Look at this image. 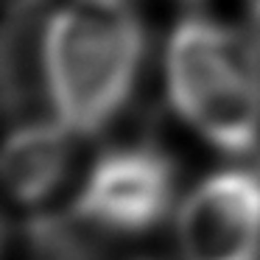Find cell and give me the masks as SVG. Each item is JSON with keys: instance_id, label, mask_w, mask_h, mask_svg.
Returning <instances> with one entry per match:
<instances>
[{"instance_id": "cell-1", "label": "cell", "mask_w": 260, "mask_h": 260, "mask_svg": "<svg viewBox=\"0 0 260 260\" xmlns=\"http://www.w3.org/2000/svg\"><path fill=\"white\" fill-rule=\"evenodd\" d=\"M146 56V31L123 0H76L51 14L40 64L59 120L95 135L126 107Z\"/></svg>"}, {"instance_id": "cell-4", "label": "cell", "mask_w": 260, "mask_h": 260, "mask_svg": "<svg viewBox=\"0 0 260 260\" xmlns=\"http://www.w3.org/2000/svg\"><path fill=\"white\" fill-rule=\"evenodd\" d=\"M182 260H260V176L221 171L199 182L176 215Z\"/></svg>"}, {"instance_id": "cell-3", "label": "cell", "mask_w": 260, "mask_h": 260, "mask_svg": "<svg viewBox=\"0 0 260 260\" xmlns=\"http://www.w3.org/2000/svg\"><path fill=\"white\" fill-rule=\"evenodd\" d=\"M174 165L148 146L109 151L92 165L76 196V215L115 235H140L174 204Z\"/></svg>"}, {"instance_id": "cell-2", "label": "cell", "mask_w": 260, "mask_h": 260, "mask_svg": "<svg viewBox=\"0 0 260 260\" xmlns=\"http://www.w3.org/2000/svg\"><path fill=\"white\" fill-rule=\"evenodd\" d=\"M165 84L187 126L230 154L260 143V51L243 34L187 17L165 48Z\"/></svg>"}, {"instance_id": "cell-6", "label": "cell", "mask_w": 260, "mask_h": 260, "mask_svg": "<svg viewBox=\"0 0 260 260\" xmlns=\"http://www.w3.org/2000/svg\"><path fill=\"white\" fill-rule=\"evenodd\" d=\"M0 246H3V224H0Z\"/></svg>"}, {"instance_id": "cell-5", "label": "cell", "mask_w": 260, "mask_h": 260, "mask_svg": "<svg viewBox=\"0 0 260 260\" xmlns=\"http://www.w3.org/2000/svg\"><path fill=\"white\" fill-rule=\"evenodd\" d=\"M73 132L59 123H25L0 143V190L17 207L42 210L70 179Z\"/></svg>"}]
</instances>
